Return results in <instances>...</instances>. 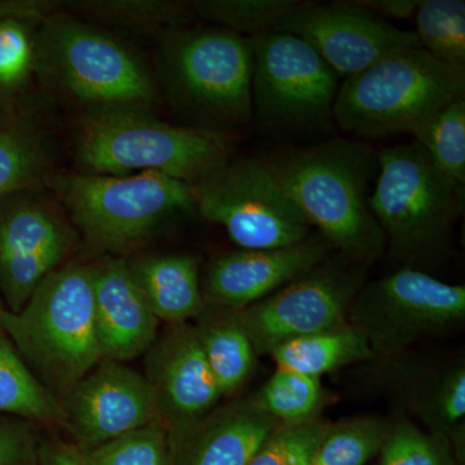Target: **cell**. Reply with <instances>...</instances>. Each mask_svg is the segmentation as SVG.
I'll return each mask as SVG.
<instances>
[{
    "mask_svg": "<svg viewBox=\"0 0 465 465\" xmlns=\"http://www.w3.org/2000/svg\"><path fill=\"white\" fill-rule=\"evenodd\" d=\"M376 379L401 410L465 463V362L400 356L381 360Z\"/></svg>",
    "mask_w": 465,
    "mask_h": 465,
    "instance_id": "9a60e30c",
    "label": "cell"
},
{
    "mask_svg": "<svg viewBox=\"0 0 465 465\" xmlns=\"http://www.w3.org/2000/svg\"><path fill=\"white\" fill-rule=\"evenodd\" d=\"M330 424L317 418L305 423L281 425L247 465H312Z\"/></svg>",
    "mask_w": 465,
    "mask_h": 465,
    "instance_id": "1f68e13d",
    "label": "cell"
},
{
    "mask_svg": "<svg viewBox=\"0 0 465 465\" xmlns=\"http://www.w3.org/2000/svg\"><path fill=\"white\" fill-rule=\"evenodd\" d=\"M64 400V425L84 454L146 425L162 423L145 375L114 361H101Z\"/></svg>",
    "mask_w": 465,
    "mask_h": 465,
    "instance_id": "5bb4252c",
    "label": "cell"
},
{
    "mask_svg": "<svg viewBox=\"0 0 465 465\" xmlns=\"http://www.w3.org/2000/svg\"><path fill=\"white\" fill-rule=\"evenodd\" d=\"M157 75L174 110L201 128L223 131L252 119L249 38L226 29L167 34L158 52Z\"/></svg>",
    "mask_w": 465,
    "mask_h": 465,
    "instance_id": "8992f818",
    "label": "cell"
},
{
    "mask_svg": "<svg viewBox=\"0 0 465 465\" xmlns=\"http://www.w3.org/2000/svg\"><path fill=\"white\" fill-rule=\"evenodd\" d=\"M29 421L0 415V465H34L38 459Z\"/></svg>",
    "mask_w": 465,
    "mask_h": 465,
    "instance_id": "d590c367",
    "label": "cell"
},
{
    "mask_svg": "<svg viewBox=\"0 0 465 465\" xmlns=\"http://www.w3.org/2000/svg\"><path fill=\"white\" fill-rule=\"evenodd\" d=\"M369 262L331 255L282 289L238 311L256 356L284 342L348 323L358 291L366 283Z\"/></svg>",
    "mask_w": 465,
    "mask_h": 465,
    "instance_id": "7c38bea8",
    "label": "cell"
},
{
    "mask_svg": "<svg viewBox=\"0 0 465 465\" xmlns=\"http://www.w3.org/2000/svg\"><path fill=\"white\" fill-rule=\"evenodd\" d=\"M249 41L253 114L262 124L280 131L329 127L339 75L323 58L289 33H262Z\"/></svg>",
    "mask_w": 465,
    "mask_h": 465,
    "instance_id": "8fae6325",
    "label": "cell"
},
{
    "mask_svg": "<svg viewBox=\"0 0 465 465\" xmlns=\"http://www.w3.org/2000/svg\"><path fill=\"white\" fill-rule=\"evenodd\" d=\"M34 64L47 84L91 112L146 110L158 99L142 58L108 34L64 15L45 18L34 41Z\"/></svg>",
    "mask_w": 465,
    "mask_h": 465,
    "instance_id": "52a82bcc",
    "label": "cell"
},
{
    "mask_svg": "<svg viewBox=\"0 0 465 465\" xmlns=\"http://www.w3.org/2000/svg\"><path fill=\"white\" fill-rule=\"evenodd\" d=\"M356 2L384 20L385 17L409 20L415 16L423 0H356Z\"/></svg>",
    "mask_w": 465,
    "mask_h": 465,
    "instance_id": "74e56055",
    "label": "cell"
},
{
    "mask_svg": "<svg viewBox=\"0 0 465 465\" xmlns=\"http://www.w3.org/2000/svg\"><path fill=\"white\" fill-rule=\"evenodd\" d=\"M232 153L225 131L166 124L145 109L88 113L76 137V155L91 173H158L193 186Z\"/></svg>",
    "mask_w": 465,
    "mask_h": 465,
    "instance_id": "7a4b0ae2",
    "label": "cell"
},
{
    "mask_svg": "<svg viewBox=\"0 0 465 465\" xmlns=\"http://www.w3.org/2000/svg\"><path fill=\"white\" fill-rule=\"evenodd\" d=\"M43 171V158L26 134L0 131V198L26 188Z\"/></svg>",
    "mask_w": 465,
    "mask_h": 465,
    "instance_id": "836d02e7",
    "label": "cell"
},
{
    "mask_svg": "<svg viewBox=\"0 0 465 465\" xmlns=\"http://www.w3.org/2000/svg\"><path fill=\"white\" fill-rule=\"evenodd\" d=\"M281 425L252 397L234 401L171 434V465H247Z\"/></svg>",
    "mask_w": 465,
    "mask_h": 465,
    "instance_id": "ffe728a7",
    "label": "cell"
},
{
    "mask_svg": "<svg viewBox=\"0 0 465 465\" xmlns=\"http://www.w3.org/2000/svg\"><path fill=\"white\" fill-rule=\"evenodd\" d=\"M63 193L88 243L112 252L136 246L170 217L195 210L193 185L158 173L73 174Z\"/></svg>",
    "mask_w": 465,
    "mask_h": 465,
    "instance_id": "ba28073f",
    "label": "cell"
},
{
    "mask_svg": "<svg viewBox=\"0 0 465 465\" xmlns=\"http://www.w3.org/2000/svg\"><path fill=\"white\" fill-rule=\"evenodd\" d=\"M414 18L420 47L446 65L465 70L463 0H423Z\"/></svg>",
    "mask_w": 465,
    "mask_h": 465,
    "instance_id": "4316f807",
    "label": "cell"
},
{
    "mask_svg": "<svg viewBox=\"0 0 465 465\" xmlns=\"http://www.w3.org/2000/svg\"><path fill=\"white\" fill-rule=\"evenodd\" d=\"M296 0H197L191 7L202 18L243 36L274 32L280 21L298 5Z\"/></svg>",
    "mask_w": 465,
    "mask_h": 465,
    "instance_id": "f546056e",
    "label": "cell"
},
{
    "mask_svg": "<svg viewBox=\"0 0 465 465\" xmlns=\"http://www.w3.org/2000/svg\"><path fill=\"white\" fill-rule=\"evenodd\" d=\"M195 210L242 250L292 246L312 225L264 159H231L193 186Z\"/></svg>",
    "mask_w": 465,
    "mask_h": 465,
    "instance_id": "30bf717a",
    "label": "cell"
},
{
    "mask_svg": "<svg viewBox=\"0 0 465 465\" xmlns=\"http://www.w3.org/2000/svg\"><path fill=\"white\" fill-rule=\"evenodd\" d=\"M0 415L36 423L64 425L63 405L27 366L0 329Z\"/></svg>",
    "mask_w": 465,
    "mask_h": 465,
    "instance_id": "cb8c5ba5",
    "label": "cell"
},
{
    "mask_svg": "<svg viewBox=\"0 0 465 465\" xmlns=\"http://www.w3.org/2000/svg\"><path fill=\"white\" fill-rule=\"evenodd\" d=\"M277 369L321 378L353 363L374 360L365 336L351 324H342L284 342L271 353Z\"/></svg>",
    "mask_w": 465,
    "mask_h": 465,
    "instance_id": "603a6c76",
    "label": "cell"
},
{
    "mask_svg": "<svg viewBox=\"0 0 465 465\" xmlns=\"http://www.w3.org/2000/svg\"><path fill=\"white\" fill-rule=\"evenodd\" d=\"M84 15L136 30H163L170 34L182 29L192 9L191 3L166 0H106L76 2L73 5Z\"/></svg>",
    "mask_w": 465,
    "mask_h": 465,
    "instance_id": "f1b7e54d",
    "label": "cell"
},
{
    "mask_svg": "<svg viewBox=\"0 0 465 465\" xmlns=\"http://www.w3.org/2000/svg\"><path fill=\"white\" fill-rule=\"evenodd\" d=\"M464 92L465 70L446 65L424 48H407L345 78L332 119L358 139L411 134Z\"/></svg>",
    "mask_w": 465,
    "mask_h": 465,
    "instance_id": "5b68a950",
    "label": "cell"
},
{
    "mask_svg": "<svg viewBox=\"0 0 465 465\" xmlns=\"http://www.w3.org/2000/svg\"><path fill=\"white\" fill-rule=\"evenodd\" d=\"M30 369L65 397L101 361L92 265L52 272L5 330ZM51 390V391H52Z\"/></svg>",
    "mask_w": 465,
    "mask_h": 465,
    "instance_id": "277c9868",
    "label": "cell"
},
{
    "mask_svg": "<svg viewBox=\"0 0 465 465\" xmlns=\"http://www.w3.org/2000/svg\"><path fill=\"white\" fill-rule=\"evenodd\" d=\"M264 161L333 250L369 264L385 252L387 242L369 207L378 159L365 143L332 139Z\"/></svg>",
    "mask_w": 465,
    "mask_h": 465,
    "instance_id": "6da1fadb",
    "label": "cell"
},
{
    "mask_svg": "<svg viewBox=\"0 0 465 465\" xmlns=\"http://www.w3.org/2000/svg\"><path fill=\"white\" fill-rule=\"evenodd\" d=\"M333 251L322 235L312 234L281 249L226 253L208 266L202 287L204 304L234 311L250 307L329 259Z\"/></svg>",
    "mask_w": 465,
    "mask_h": 465,
    "instance_id": "ac0fdd59",
    "label": "cell"
},
{
    "mask_svg": "<svg viewBox=\"0 0 465 465\" xmlns=\"http://www.w3.org/2000/svg\"><path fill=\"white\" fill-rule=\"evenodd\" d=\"M94 321L103 358L124 363L145 354L158 339L159 320L134 282L127 262L92 265Z\"/></svg>",
    "mask_w": 465,
    "mask_h": 465,
    "instance_id": "d6986e66",
    "label": "cell"
},
{
    "mask_svg": "<svg viewBox=\"0 0 465 465\" xmlns=\"http://www.w3.org/2000/svg\"><path fill=\"white\" fill-rule=\"evenodd\" d=\"M378 177L369 207L391 256L409 268L439 264L464 210V186L445 176L416 143L376 154Z\"/></svg>",
    "mask_w": 465,
    "mask_h": 465,
    "instance_id": "3957f363",
    "label": "cell"
},
{
    "mask_svg": "<svg viewBox=\"0 0 465 465\" xmlns=\"http://www.w3.org/2000/svg\"><path fill=\"white\" fill-rule=\"evenodd\" d=\"M393 421L367 416L330 424L312 465H366L381 455Z\"/></svg>",
    "mask_w": 465,
    "mask_h": 465,
    "instance_id": "83f0119b",
    "label": "cell"
},
{
    "mask_svg": "<svg viewBox=\"0 0 465 465\" xmlns=\"http://www.w3.org/2000/svg\"><path fill=\"white\" fill-rule=\"evenodd\" d=\"M34 63V41L18 20L0 21V84H20Z\"/></svg>",
    "mask_w": 465,
    "mask_h": 465,
    "instance_id": "e575fe53",
    "label": "cell"
},
{
    "mask_svg": "<svg viewBox=\"0 0 465 465\" xmlns=\"http://www.w3.org/2000/svg\"><path fill=\"white\" fill-rule=\"evenodd\" d=\"M194 329L220 391L232 396L249 381L256 358L238 311L204 305Z\"/></svg>",
    "mask_w": 465,
    "mask_h": 465,
    "instance_id": "7402d4cb",
    "label": "cell"
},
{
    "mask_svg": "<svg viewBox=\"0 0 465 465\" xmlns=\"http://www.w3.org/2000/svg\"><path fill=\"white\" fill-rule=\"evenodd\" d=\"M440 173L465 186V97L434 113L411 133Z\"/></svg>",
    "mask_w": 465,
    "mask_h": 465,
    "instance_id": "d4e9b609",
    "label": "cell"
},
{
    "mask_svg": "<svg viewBox=\"0 0 465 465\" xmlns=\"http://www.w3.org/2000/svg\"><path fill=\"white\" fill-rule=\"evenodd\" d=\"M41 465H85L84 452L63 440H51L38 450Z\"/></svg>",
    "mask_w": 465,
    "mask_h": 465,
    "instance_id": "8d00e7d4",
    "label": "cell"
},
{
    "mask_svg": "<svg viewBox=\"0 0 465 465\" xmlns=\"http://www.w3.org/2000/svg\"><path fill=\"white\" fill-rule=\"evenodd\" d=\"M465 287L405 268L365 283L348 313V323L365 336L374 360L407 353L424 339L463 326Z\"/></svg>",
    "mask_w": 465,
    "mask_h": 465,
    "instance_id": "9c48e42d",
    "label": "cell"
},
{
    "mask_svg": "<svg viewBox=\"0 0 465 465\" xmlns=\"http://www.w3.org/2000/svg\"><path fill=\"white\" fill-rule=\"evenodd\" d=\"M12 312L5 307V300H3L2 292H0V329L5 330V324L11 317Z\"/></svg>",
    "mask_w": 465,
    "mask_h": 465,
    "instance_id": "ab89813d",
    "label": "cell"
},
{
    "mask_svg": "<svg viewBox=\"0 0 465 465\" xmlns=\"http://www.w3.org/2000/svg\"><path fill=\"white\" fill-rule=\"evenodd\" d=\"M127 264L143 299L159 321L176 326L200 317L206 304L194 256L164 253L145 256Z\"/></svg>",
    "mask_w": 465,
    "mask_h": 465,
    "instance_id": "44dd1931",
    "label": "cell"
},
{
    "mask_svg": "<svg viewBox=\"0 0 465 465\" xmlns=\"http://www.w3.org/2000/svg\"><path fill=\"white\" fill-rule=\"evenodd\" d=\"M274 32L299 36L347 78L391 54L420 47L414 32L399 29L357 2H299Z\"/></svg>",
    "mask_w": 465,
    "mask_h": 465,
    "instance_id": "4fadbf2b",
    "label": "cell"
},
{
    "mask_svg": "<svg viewBox=\"0 0 465 465\" xmlns=\"http://www.w3.org/2000/svg\"><path fill=\"white\" fill-rule=\"evenodd\" d=\"M70 246L66 225L43 204L26 202L0 213V292L12 313L25 307Z\"/></svg>",
    "mask_w": 465,
    "mask_h": 465,
    "instance_id": "e0dca14e",
    "label": "cell"
},
{
    "mask_svg": "<svg viewBox=\"0 0 465 465\" xmlns=\"http://www.w3.org/2000/svg\"><path fill=\"white\" fill-rule=\"evenodd\" d=\"M252 399L281 424L293 425L318 418L324 391L320 378L277 369Z\"/></svg>",
    "mask_w": 465,
    "mask_h": 465,
    "instance_id": "484cf974",
    "label": "cell"
},
{
    "mask_svg": "<svg viewBox=\"0 0 465 465\" xmlns=\"http://www.w3.org/2000/svg\"><path fill=\"white\" fill-rule=\"evenodd\" d=\"M85 465H171L170 434L154 423L84 452Z\"/></svg>",
    "mask_w": 465,
    "mask_h": 465,
    "instance_id": "4dcf8cb0",
    "label": "cell"
},
{
    "mask_svg": "<svg viewBox=\"0 0 465 465\" xmlns=\"http://www.w3.org/2000/svg\"><path fill=\"white\" fill-rule=\"evenodd\" d=\"M146 356V381L154 391L168 434L183 432L215 409L223 394L202 351L194 326L176 324Z\"/></svg>",
    "mask_w": 465,
    "mask_h": 465,
    "instance_id": "2e32d148",
    "label": "cell"
},
{
    "mask_svg": "<svg viewBox=\"0 0 465 465\" xmlns=\"http://www.w3.org/2000/svg\"><path fill=\"white\" fill-rule=\"evenodd\" d=\"M381 465H458L440 440L407 420L394 421L381 452Z\"/></svg>",
    "mask_w": 465,
    "mask_h": 465,
    "instance_id": "d6a6232c",
    "label": "cell"
},
{
    "mask_svg": "<svg viewBox=\"0 0 465 465\" xmlns=\"http://www.w3.org/2000/svg\"><path fill=\"white\" fill-rule=\"evenodd\" d=\"M54 5L47 2H9L0 3V21L23 18H47Z\"/></svg>",
    "mask_w": 465,
    "mask_h": 465,
    "instance_id": "f35d334b",
    "label": "cell"
}]
</instances>
